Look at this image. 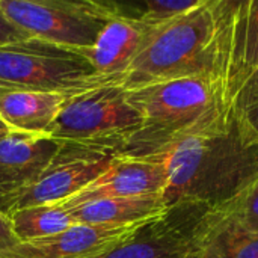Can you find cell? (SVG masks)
Wrapping results in <instances>:
<instances>
[{
    "mask_svg": "<svg viewBox=\"0 0 258 258\" xmlns=\"http://www.w3.org/2000/svg\"><path fill=\"white\" fill-rule=\"evenodd\" d=\"M156 29L138 18L118 14L104 27L97 42L91 48L80 50V53L89 60L97 76L106 83L118 85L121 76L142 51Z\"/></svg>",
    "mask_w": 258,
    "mask_h": 258,
    "instance_id": "cell-12",
    "label": "cell"
},
{
    "mask_svg": "<svg viewBox=\"0 0 258 258\" xmlns=\"http://www.w3.org/2000/svg\"><path fill=\"white\" fill-rule=\"evenodd\" d=\"M168 187V172L162 162L118 154L109 168L77 195L57 203L74 207L103 198L162 197Z\"/></svg>",
    "mask_w": 258,
    "mask_h": 258,
    "instance_id": "cell-10",
    "label": "cell"
},
{
    "mask_svg": "<svg viewBox=\"0 0 258 258\" xmlns=\"http://www.w3.org/2000/svg\"><path fill=\"white\" fill-rule=\"evenodd\" d=\"M18 242L45 239L77 225L60 204H42L18 209L8 215Z\"/></svg>",
    "mask_w": 258,
    "mask_h": 258,
    "instance_id": "cell-17",
    "label": "cell"
},
{
    "mask_svg": "<svg viewBox=\"0 0 258 258\" xmlns=\"http://www.w3.org/2000/svg\"><path fill=\"white\" fill-rule=\"evenodd\" d=\"M60 142L47 133L11 130L0 139V200L27 187L51 162Z\"/></svg>",
    "mask_w": 258,
    "mask_h": 258,
    "instance_id": "cell-13",
    "label": "cell"
},
{
    "mask_svg": "<svg viewBox=\"0 0 258 258\" xmlns=\"http://www.w3.org/2000/svg\"><path fill=\"white\" fill-rule=\"evenodd\" d=\"M216 29L218 82L231 104L258 71V0H212Z\"/></svg>",
    "mask_w": 258,
    "mask_h": 258,
    "instance_id": "cell-8",
    "label": "cell"
},
{
    "mask_svg": "<svg viewBox=\"0 0 258 258\" xmlns=\"http://www.w3.org/2000/svg\"><path fill=\"white\" fill-rule=\"evenodd\" d=\"M116 156L97 142H60L56 156L27 187L0 200V212L8 216L23 207L62 203L100 177Z\"/></svg>",
    "mask_w": 258,
    "mask_h": 258,
    "instance_id": "cell-7",
    "label": "cell"
},
{
    "mask_svg": "<svg viewBox=\"0 0 258 258\" xmlns=\"http://www.w3.org/2000/svg\"><path fill=\"white\" fill-rule=\"evenodd\" d=\"M9 132H11L9 125H8V124H6V122H5V121H3V119L0 118V139H2L3 136H6V135H8Z\"/></svg>",
    "mask_w": 258,
    "mask_h": 258,
    "instance_id": "cell-23",
    "label": "cell"
},
{
    "mask_svg": "<svg viewBox=\"0 0 258 258\" xmlns=\"http://www.w3.org/2000/svg\"><path fill=\"white\" fill-rule=\"evenodd\" d=\"M187 77L218 82L212 0H203L190 12L157 27L118 85L132 91Z\"/></svg>",
    "mask_w": 258,
    "mask_h": 258,
    "instance_id": "cell-3",
    "label": "cell"
},
{
    "mask_svg": "<svg viewBox=\"0 0 258 258\" xmlns=\"http://www.w3.org/2000/svg\"><path fill=\"white\" fill-rule=\"evenodd\" d=\"M212 210L194 203L171 206L100 258H200L203 230Z\"/></svg>",
    "mask_w": 258,
    "mask_h": 258,
    "instance_id": "cell-9",
    "label": "cell"
},
{
    "mask_svg": "<svg viewBox=\"0 0 258 258\" xmlns=\"http://www.w3.org/2000/svg\"><path fill=\"white\" fill-rule=\"evenodd\" d=\"M203 0H150L145 3L130 6V11H124L118 5V11L122 15L138 18L148 26H163L187 12L195 9Z\"/></svg>",
    "mask_w": 258,
    "mask_h": 258,
    "instance_id": "cell-18",
    "label": "cell"
},
{
    "mask_svg": "<svg viewBox=\"0 0 258 258\" xmlns=\"http://www.w3.org/2000/svg\"><path fill=\"white\" fill-rule=\"evenodd\" d=\"M200 258H258V231L212 210L203 230Z\"/></svg>",
    "mask_w": 258,
    "mask_h": 258,
    "instance_id": "cell-16",
    "label": "cell"
},
{
    "mask_svg": "<svg viewBox=\"0 0 258 258\" xmlns=\"http://www.w3.org/2000/svg\"><path fill=\"white\" fill-rule=\"evenodd\" d=\"M106 83L79 51L38 38L0 45V86L77 94L92 85Z\"/></svg>",
    "mask_w": 258,
    "mask_h": 258,
    "instance_id": "cell-4",
    "label": "cell"
},
{
    "mask_svg": "<svg viewBox=\"0 0 258 258\" xmlns=\"http://www.w3.org/2000/svg\"><path fill=\"white\" fill-rule=\"evenodd\" d=\"M29 38L27 35H24L20 29H17L3 14V11L0 9V45L5 44H11L15 41H21Z\"/></svg>",
    "mask_w": 258,
    "mask_h": 258,
    "instance_id": "cell-21",
    "label": "cell"
},
{
    "mask_svg": "<svg viewBox=\"0 0 258 258\" xmlns=\"http://www.w3.org/2000/svg\"><path fill=\"white\" fill-rule=\"evenodd\" d=\"M141 225L77 224L59 234L21 242L14 248L0 251V258H100L132 236Z\"/></svg>",
    "mask_w": 258,
    "mask_h": 258,
    "instance_id": "cell-11",
    "label": "cell"
},
{
    "mask_svg": "<svg viewBox=\"0 0 258 258\" xmlns=\"http://www.w3.org/2000/svg\"><path fill=\"white\" fill-rule=\"evenodd\" d=\"M128 101L142 116V127L116 148L122 156H142L151 147L224 118L231 104L221 85L204 77L177 79L127 91Z\"/></svg>",
    "mask_w": 258,
    "mask_h": 258,
    "instance_id": "cell-2",
    "label": "cell"
},
{
    "mask_svg": "<svg viewBox=\"0 0 258 258\" xmlns=\"http://www.w3.org/2000/svg\"><path fill=\"white\" fill-rule=\"evenodd\" d=\"M18 239L15 237L14 231H12V225L9 218L0 212V251L14 248L15 245H18Z\"/></svg>",
    "mask_w": 258,
    "mask_h": 258,
    "instance_id": "cell-22",
    "label": "cell"
},
{
    "mask_svg": "<svg viewBox=\"0 0 258 258\" xmlns=\"http://www.w3.org/2000/svg\"><path fill=\"white\" fill-rule=\"evenodd\" d=\"M142 116L115 83H97L67 100L45 132L59 142H97L116 151L119 144L141 130Z\"/></svg>",
    "mask_w": 258,
    "mask_h": 258,
    "instance_id": "cell-6",
    "label": "cell"
},
{
    "mask_svg": "<svg viewBox=\"0 0 258 258\" xmlns=\"http://www.w3.org/2000/svg\"><path fill=\"white\" fill-rule=\"evenodd\" d=\"M216 210L233 218L242 227L258 231V180L243 195Z\"/></svg>",
    "mask_w": 258,
    "mask_h": 258,
    "instance_id": "cell-20",
    "label": "cell"
},
{
    "mask_svg": "<svg viewBox=\"0 0 258 258\" xmlns=\"http://www.w3.org/2000/svg\"><path fill=\"white\" fill-rule=\"evenodd\" d=\"M231 106L242 124L258 139V71L237 91Z\"/></svg>",
    "mask_w": 258,
    "mask_h": 258,
    "instance_id": "cell-19",
    "label": "cell"
},
{
    "mask_svg": "<svg viewBox=\"0 0 258 258\" xmlns=\"http://www.w3.org/2000/svg\"><path fill=\"white\" fill-rule=\"evenodd\" d=\"M5 17L29 38L73 50L91 48L119 14L115 2L0 0Z\"/></svg>",
    "mask_w": 258,
    "mask_h": 258,
    "instance_id": "cell-5",
    "label": "cell"
},
{
    "mask_svg": "<svg viewBox=\"0 0 258 258\" xmlns=\"http://www.w3.org/2000/svg\"><path fill=\"white\" fill-rule=\"evenodd\" d=\"M138 157L165 165L166 207L194 203L216 210L258 180V139L242 124L233 106L218 122L163 141Z\"/></svg>",
    "mask_w": 258,
    "mask_h": 258,
    "instance_id": "cell-1",
    "label": "cell"
},
{
    "mask_svg": "<svg viewBox=\"0 0 258 258\" xmlns=\"http://www.w3.org/2000/svg\"><path fill=\"white\" fill-rule=\"evenodd\" d=\"M65 94L26 91L0 86V118L11 130L45 133L57 118Z\"/></svg>",
    "mask_w": 258,
    "mask_h": 258,
    "instance_id": "cell-14",
    "label": "cell"
},
{
    "mask_svg": "<svg viewBox=\"0 0 258 258\" xmlns=\"http://www.w3.org/2000/svg\"><path fill=\"white\" fill-rule=\"evenodd\" d=\"M63 207V206H62ZM76 224L83 225H135L159 218L166 212L162 197L103 198L74 207H63Z\"/></svg>",
    "mask_w": 258,
    "mask_h": 258,
    "instance_id": "cell-15",
    "label": "cell"
}]
</instances>
